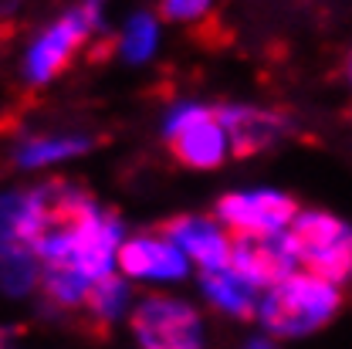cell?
Wrapping results in <instances>:
<instances>
[{"mask_svg": "<svg viewBox=\"0 0 352 349\" xmlns=\"http://www.w3.org/2000/svg\"><path fill=\"white\" fill-rule=\"evenodd\" d=\"M129 299H132L129 282L112 271V275H105V278H98V282L91 285V292H88V299L82 308H85L98 326H109V322L122 319V312H129Z\"/></svg>", "mask_w": 352, "mask_h": 349, "instance_id": "obj_14", "label": "cell"}, {"mask_svg": "<svg viewBox=\"0 0 352 349\" xmlns=\"http://www.w3.org/2000/svg\"><path fill=\"white\" fill-rule=\"evenodd\" d=\"M129 326L142 349H204L200 312L173 295H146L129 312Z\"/></svg>", "mask_w": 352, "mask_h": 349, "instance_id": "obj_5", "label": "cell"}, {"mask_svg": "<svg viewBox=\"0 0 352 349\" xmlns=\"http://www.w3.org/2000/svg\"><path fill=\"white\" fill-rule=\"evenodd\" d=\"M156 234H163L190 262L200 264V271H214V268H227L230 264V237L220 231L214 220L183 214V218L163 220Z\"/></svg>", "mask_w": 352, "mask_h": 349, "instance_id": "obj_10", "label": "cell"}, {"mask_svg": "<svg viewBox=\"0 0 352 349\" xmlns=\"http://www.w3.org/2000/svg\"><path fill=\"white\" fill-rule=\"evenodd\" d=\"M98 218V207L85 187L72 180H47L34 190H24L21 207V244L44 262L61 258Z\"/></svg>", "mask_w": 352, "mask_h": 349, "instance_id": "obj_1", "label": "cell"}, {"mask_svg": "<svg viewBox=\"0 0 352 349\" xmlns=\"http://www.w3.org/2000/svg\"><path fill=\"white\" fill-rule=\"evenodd\" d=\"M220 123L227 129V142L234 156H254L278 146L288 136V123L278 112L254 109V105H223L217 109Z\"/></svg>", "mask_w": 352, "mask_h": 349, "instance_id": "obj_11", "label": "cell"}, {"mask_svg": "<svg viewBox=\"0 0 352 349\" xmlns=\"http://www.w3.org/2000/svg\"><path fill=\"white\" fill-rule=\"evenodd\" d=\"M200 288L210 299V306H217L220 312H227L234 319H251L261 308L258 285H251L230 264L227 268H214V271H200Z\"/></svg>", "mask_w": 352, "mask_h": 349, "instance_id": "obj_12", "label": "cell"}, {"mask_svg": "<svg viewBox=\"0 0 352 349\" xmlns=\"http://www.w3.org/2000/svg\"><path fill=\"white\" fill-rule=\"evenodd\" d=\"M339 306H342V295L332 282L315 278L308 271H295L274 288H267L261 308H258V319L267 336L298 339V336H311L322 326H329Z\"/></svg>", "mask_w": 352, "mask_h": 349, "instance_id": "obj_2", "label": "cell"}, {"mask_svg": "<svg viewBox=\"0 0 352 349\" xmlns=\"http://www.w3.org/2000/svg\"><path fill=\"white\" fill-rule=\"evenodd\" d=\"M288 241L295 262L308 275L325 278L332 285L352 282V224L322 211L298 214L288 227Z\"/></svg>", "mask_w": 352, "mask_h": 349, "instance_id": "obj_3", "label": "cell"}, {"mask_svg": "<svg viewBox=\"0 0 352 349\" xmlns=\"http://www.w3.org/2000/svg\"><path fill=\"white\" fill-rule=\"evenodd\" d=\"M163 132L176 163H183L186 170H217L227 160L230 142H227V129L220 123L217 109L183 102L170 112Z\"/></svg>", "mask_w": 352, "mask_h": 349, "instance_id": "obj_4", "label": "cell"}, {"mask_svg": "<svg viewBox=\"0 0 352 349\" xmlns=\"http://www.w3.org/2000/svg\"><path fill=\"white\" fill-rule=\"evenodd\" d=\"M0 349H17V343H14V332H10V329H3V326H0Z\"/></svg>", "mask_w": 352, "mask_h": 349, "instance_id": "obj_18", "label": "cell"}, {"mask_svg": "<svg viewBox=\"0 0 352 349\" xmlns=\"http://www.w3.org/2000/svg\"><path fill=\"white\" fill-rule=\"evenodd\" d=\"M217 218L230 231H285L298 218V204L278 190H241L220 197Z\"/></svg>", "mask_w": 352, "mask_h": 349, "instance_id": "obj_8", "label": "cell"}, {"mask_svg": "<svg viewBox=\"0 0 352 349\" xmlns=\"http://www.w3.org/2000/svg\"><path fill=\"white\" fill-rule=\"evenodd\" d=\"M244 349H278V343H274V336H258V339H251Z\"/></svg>", "mask_w": 352, "mask_h": 349, "instance_id": "obj_17", "label": "cell"}, {"mask_svg": "<svg viewBox=\"0 0 352 349\" xmlns=\"http://www.w3.org/2000/svg\"><path fill=\"white\" fill-rule=\"evenodd\" d=\"M95 24H98V0H85L82 7L68 10L51 28H44L38 34V41L28 47V58H24L28 78L34 85H44V82L58 78L68 68V61L75 58V51L91 38Z\"/></svg>", "mask_w": 352, "mask_h": 349, "instance_id": "obj_6", "label": "cell"}, {"mask_svg": "<svg viewBox=\"0 0 352 349\" xmlns=\"http://www.w3.org/2000/svg\"><path fill=\"white\" fill-rule=\"evenodd\" d=\"M88 146H91V139H85V136H34L17 149V163L24 170H41L51 163L82 156Z\"/></svg>", "mask_w": 352, "mask_h": 349, "instance_id": "obj_13", "label": "cell"}, {"mask_svg": "<svg viewBox=\"0 0 352 349\" xmlns=\"http://www.w3.org/2000/svg\"><path fill=\"white\" fill-rule=\"evenodd\" d=\"M119 271L126 278H142V282H179L186 278L190 258L170 244L163 234H139L122 241L119 248Z\"/></svg>", "mask_w": 352, "mask_h": 349, "instance_id": "obj_9", "label": "cell"}, {"mask_svg": "<svg viewBox=\"0 0 352 349\" xmlns=\"http://www.w3.org/2000/svg\"><path fill=\"white\" fill-rule=\"evenodd\" d=\"M288 231H230V268L258 288H274L295 275Z\"/></svg>", "mask_w": 352, "mask_h": 349, "instance_id": "obj_7", "label": "cell"}, {"mask_svg": "<svg viewBox=\"0 0 352 349\" xmlns=\"http://www.w3.org/2000/svg\"><path fill=\"white\" fill-rule=\"evenodd\" d=\"M156 38H160L156 17L153 14H132L126 31H122V58L129 65L149 61V54L156 51Z\"/></svg>", "mask_w": 352, "mask_h": 349, "instance_id": "obj_15", "label": "cell"}, {"mask_svg": "<svg viewBox=\"0 0 352 349\" xmlns=\"http://www.w3.org/2000/svg\"><path fill=\"white\" fill-rule=\"evenodd\" d=\"M210 0H163V17L170 21H197L204 17Z\"/></svg>", "mask_w": 352, "mask_h": 349, "instance_id": "obj_16", "label": "cell"}]
</instances>
